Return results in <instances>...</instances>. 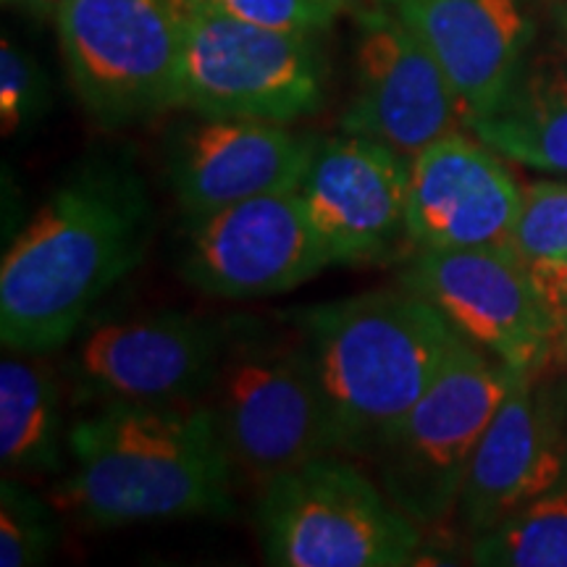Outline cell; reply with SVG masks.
<instances>
[{"mask_svg":"<svg viewBox=\"0 0 567 567\" xmlns=\"http://www.w3.org/2000/svg\"><path fill=\"white\" fill-rule=\"evenodd\" d=\"M45 358L11 352L0 363V463L6 476H55L66 471L63 389Z\"/></svg>","mask_w":567,"mask_h":567,"instance_id":"cell-19","label":"cell"},{"mask_svg":"<svg viewBox=\"0 0 567 567\" xmlns=\"http://www.w3.org/2000/svg\"><path fill=\"white\" fill-rule=\"evenodd\" d=\"M331 266L297 189L260 195L187 218L179 271L218 300L287 295Z\"/></svg>","mask_w":567,"mask_h":567,"instance_id":"cell-11","label":"cell"},{"mask_svg":"<svg viewBox=\"0 0 567 567\" xmlns=\"http://www.w3.org/2000/svg\"><path fill=\"white\" fill-rule=\"evenodd\" d=\"M326 97L318 34L255 27L184 0V38L176 109L200 118L297 124Z\"/></svg>","mask_w":567,"mask_h":567,"instance_id":"cell-7","label":"cell"},{"mask_svg":"<svg viewBox=\"0 0 567 567\" xmlns=\"http://www.w3.org/2000/svg\"><path fill=\"white\" fill-rule=\"evenodd\" d=\"M471 563L484 567H567V471L507 520L473 538Z\"/></svg>","mask_w":567,"mask_h":567,"instance_id":"cell-20","label":"cell"},{"mask_svg":"<svg viewBox=\"0 0 567 567\" xmlns=\"http://www.w3.org/2000/svg\"><path fill=\"white\" fill-rule=\"evenodd\" d=\"M203 3L247 24L302 34L329 32L344 11L358 6L354 0H203Z\"/></svg>","mask_w":567,"mask_h":567,"instance_id":"cell-23","label":"cell"},{"mask_svg":"<svg viewBox=\"0 0 567 567\" xmlns=\"http://www.w3.org/2000/svg\"><path fill=\"white\" fill-rule=\"evenodd\" d=\"M69 460L53 505L90 528L234 513L237 481L203 400L84 410Z\"/></svg>","mask_w":567,"mask_h":567,"instance_id":"cell-2","label":"cell"},{"mask_svg":"<svg viewBox=\"0 0 567 567\" xmlns=\"http://www.w3.org/2000/svg\"><path fill=\"white\" fill-rule=\"evenodd\" d=\"M467 132L505 161L567 176V45L528 53L513 87Z\"/></svg>","mask_w":567,"mask_h":567,"instance_id":"cell-18","label":"cell"},{"mask_svg":"<svg viewBox=\"0 0 567 567\" xmlns=\"http://www.w3.org/2000/svg\"><path fill=\"white\" fill-rule=\"evenodd\" d=\"M3 3L11 6V9H19V11L30 13V17L53 19L55 11L61 9L63 0H3Z\"/></svg>","mask_w":567,"mask_h":567,"instance_id":"cell-25","label":"cell"},{"mask_svg":"<svg viewBox=\"0 0 567 567\" xmlns=\"http://www.w3.org/2000/svg\"><path fill=\"white\" fill-rule=\"evenodd\" d=\"M321 145L292 124L200 118L176 134L168 151V184L184 216L300 187Z\"/></svg>","mask_w":567,"mask_h":567,"instance_id":"cell-16","label":"cell"},{"mask_svg":"<svg viewBox=\"0 0 567 567\" xmlns=\"http://www.w3.org/2000/svg\"><path fill=\"white\" fill-rule=\"evenodd\" d=\"M400 287L429 300L460 337L517 373L544 371L559 354L567 318L507 245L415 250L402 264Z\"/></svg>","mask_w":567,"mask_h":567,"instance_id":"cell-9","label":"cell"},{"mask_svg":"<svg viewBox=\"0 0 567 567\" xmlns=\"http://www.w3.org/2000/svg\"><path fill=\"white\" fill-rule=\"evenodd\" d=\"M255 526L276 567H408L423 551V528L337 452L260 488Z\"/></svg>","mask_w":567,"mask_h":567,"instance_id":"cell-5","label":"cell"},{"mask_svg":"<svg viewBox=\"0 0 567 567\" xmlns=\"http://www.w3.org/2000/svg\"><path fill=\"white\" fill-rule=\"evenodd\" d=\"M203 402L237 488L258 494L281 473L331 452L313 363L292 321L229 316Z\"/></svg>","mask_w":567,"mask_h":567,"instance_id":"cell-4","label":"cell"},{"mask_svg":"<svg viewBox=\"0 0 567 567\" xmlns=\"http://www.w3.org/2000/svg\"><path fill=\"white\" fill-rule=\"evenodd\" d=\"M147 184L124 155H92L48 195L0 266L6 352L53 354L145 258Z\"/></svg>","mask_w":567,"mask_h":567,"instance_id":"cell-1","label":"cell"},{"mask_svg":"<svg viewBox=\"0 0 567 567\" xmlns=\"http://www.w3.org/2000/svg\"><path fill=\"white\" fill-rule=\"evenodd\" d=\"M517 371L460 337L442 373L371 463L389 499L423 530L455 515L467 467Z\"/></svg>","mask_w":567,"mask_h":567,"instance_id":"cell-6","label":"cell"},{"mask_svg":"<svg viewBox=\"0 0 567 567\" xmlns=\"http://www.w3.org/2000/svg\"><path fill=\"white\" fill-rule=\"evenodd\" d=\"M354 3H358V0H354Z\"/></svg>","mask_w":567,"mask_h":567,"instance_id":"cell-29","label":"cell"},{"mask_svg":"<svg viewBox=\"0 0 567 567\" xmlns=\"http://www.w3.org/2000/svg\"><path fill=\"white\" fill-rule=\"evenodd\" d=\"M520 203L523 187L505 158L457 130L410 161L405 247L415 252L507 245Z\"/></svg>","mask_w":567,"mask_h":567,"instance_id":"cell-15","label":"cell"},{"mask_svg":"<svg viewBox=\"0 0 567 567\" xmlns=\"http://www.w3.org/2000/svg\"><path fill=\"white\" fill-rule=\"evenodd\" d=\"M559 358H563V363H565V371H567V329H565L563 344H559Z\"/></svg>","mask_w":567,"mask_h":567,"instance_id":"cell-27","label":"cell"},{"mask_svg":"<svg viewBox=\"0 0 567 567\" xmlns=\"http://www.w3.org/2000/svg\"><path fill=\"white\" fill-rule=\"evenodd\" d=\"M331 266H373L405 245L410 161L375 140H321L300 187Z\"/></svg>","mask_w":567,"mask_h":567,"instance_id":"cell-14","label":"cell"},{"mask_svg":"<svg viewBox=\"0 0 567 567\" xmlns=\"http://www.w3.org/2000/svg\"><path fill=\"white\" fill-rule=\"evenodd\" d=\"M557 19H559V27H563V40L567 45V3L559 6V9H557Z\"/></svg>","mask_w":567,"mask_h":567,"instance_id":"cell-26","label":"cell"},{"mask_svg":"<svg viewBox=\"0 0 567 567\" xmlns=\"http://www.w3.org/2000/svg\"><path fill=\"white\" fill-rule=\"evenodd\" d=\"M549 368L517 373L467 467L455 517L478 538L567 471V389Z\"/></svg>","mask_w":567,"mask_h":567,"instance_id":"cell-13","label":"cell"},{"mask_svg":"<svg viewBox=\"0 0 567 567\" xmlns=\"http://www.w3.org/2000/svg\"><path fill=\"white\" fill-rule=\"evenodd\" d=\"M226 318L163 310L90 329L66 360L76 405H176L203 400L226 339Z\"/></svg>","mask_w":567,"mask_h":567,"instance_id":"cell-10","label":"cell"},{"mask_svg":"<svg viewBox=\"0 0 567 567\" xmlns=\"http://www.w3.org/2000/svg\"><path fill=\"white\" fill-rule=\"evenodd\" d=\"M394 13L444 69L467 124L513 87L536 38L530 0H375Z\"/></svg>","mask_w":567,"mask_h":567,"instance_id":"cell-17","label":"cell"},{"mask_svg":"<svg viewBox=\"0 0 567 567\" xmlns=\"http://www.w3.org/2000/svg\"><path fill=\"white\" fill-rule=\"evenodd\" d=\"M61 509L13 476L0 481V565L34 567L55 549Z\"/></svg>","mask_w":567,"mask_h":567,"instance_id":"cell-22","label":"cell"},{"mask_svg":"<svg viewBox=\"0 0 567 567\" xmlns=\"http://www.w3.org/2000/svg\"><path fill=\"white\" fill-rule=\"evenodd\" d=\"M565 313H567V302H565Z\"/></svg>","mask_w":567,"mask_h":567,"instance_id":"cell-28","label":"cell"},{"mask_svg":"<svg viewBox=\"0 0 567 567\" xmlns=\"http://www.w3.org/2000/svg\"><path fill=\"white\" fill-rule=\"evenodd\" d=\"M507 247L526 266L538 292L567 318V182L523 187V203Z\"/></svg>","mask_w":567,"mask_h":567,"instance_id":"cell-21","label":"cell"},{"mask_svg":"<svg viewBox=\"0 0 567 567\" xmlns=\"http://www.w3.org/2000/svg\"><path fill=\"white\" fill-rule=\"evenodd\" d=\"M331 452L371 460L429 392L460 342L442 310L410 289H375L297 310Z\"/></svg>","mask_w":567,"mask_h":567,"instance_id":"cell-3","label":"cell"},{"mask_svg":"<svg viewBox=\"0 0 567 567\" xmlns=\"http://www.w3.org/2000/svg\"><path fill=\"white\" fill-rule=\"evenodd\" d=\"M354 84L339 130L375 140L408 161L463 130L457 92L429 48L381 3L354 19Z\"/></svg>","mask_w":567,"mask_h":567,"instance_id":"cell-12","label":"cell"},{"mask_svg":"<svg viewBox=\"0 0 567 567\" xmlns=\"http://www.w3.org/2000/svg\"><path fill=\"white\" fill-rule=\"evenodd\" d=\"M53 19L92 122L124 130L176 109L184 0H63Z\"/></svg>","mask_w":567,"mask_h":567,"instance_id":"cell-8","label":"cell"},{"mask_svg":"<svg viewBox=\"0 0 567 567\" xmlns=\"http://www.w3.org/2000/svg\"><path fill=\"white\" fill-rule=\"evenodd\" d=\"M45 76L34 59L19 45L3 40L0 45V124L3 137L11 140L30 130L45 111Z\"/></svg>","mask_w":567,"mask_h":567,"instance_id":"cell-24","label":"cell"}]
</instances>
